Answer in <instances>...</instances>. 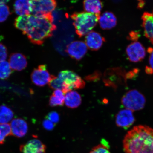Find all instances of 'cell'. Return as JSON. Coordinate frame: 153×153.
Segmentation results:
<instances>
[{"label": "cell", "mask_w": 153, "mask_h": 153, "mask_svg": "<svg viewBox=\"0 0 153 153\" xmlns=\"http://www.w3.org/2000/svg\"><path fill=\"white\" fill-rule=\"evenodd\" d=\"M14 25L15 27L27 36L32 43L39 45L52 36L56 29L52 14L45 16L32 14L19 16L15 19Z\"/></svg>", "instance_id": "cell-1"}, {"label": "cell", "mask_w": 153, "mask_h": 153, "mask_svg": "<svg viewBox=\"0 0 153 153\" xmlns=\"http://www.w3.org/2000/svg\"><path fill=\"white\" fill-rule=\"evenodd\" d=\"M125 153H153V129L146 126H135L123 141Z\"/></svg>", "instance_id": "cell-2"}, {"label": "cell", "mask_w": 153, "mask_h": 153, "mask_svg": "<svg viewBox=\"0 0 153 153\" xmlns=\"http://www.w3.org/2000/svg\"><path fill=\"white\" fill-rule=\"evenodd\" d=\"M99 15L85 12L75 13L71 15L76 33L79 37L93 31L98 22Z\"/></svg>", "instance_id": "cell-3"}, {"label": "cell", "mask_w": 153, "mask_h": 153, "mask_svg": "<svg viewBox=\"0 0 153 153\" xmlns=\"http://www.w3.org/2000/svg\"><path fill=\"white\" fill-rule=\"evenodd\" d=\"M57 76L62 82V91L65 94L73 89H81L85 87V81L78 74L72 71H62L59 73Z\"/></svg>", "instance_id": "cell-4"}, {"label": "cell", "mask_w": 153, "mask_h": 153, "mask_svg": "<svg viewBox=\"0 0 153 153\" xmlns=\"http://www.w3.org/2000/svg\"><path fill=\"white\" fill-rule=\"evenodd\" d=\"M121 102L126 108L134 111L144 108L146 99L142 94L137 90L128 91L122 99Z\"/></svg>", "instance_id": "cell-5"}, {"label": "cell", "mask_w": 153, "mask_h": 153, "mask_svg": "<svg viewBox=\"0 0 153 153\" xmlns=\"http://www.w3.org/2000/svg\"><path fill=\"white\" fill-rule=\"evenodd\" d=\"M31 1L32 14L35 16H45L51 14L57 5L56 1L53 0H35Z\"/></svg>", "instance_id": "cell-6"}, {"label": "cell", "mask_w": 153, "mask_h": 153, "mask_svg": "<svg viewBox=\"0 0 153 153\" xmlns=\"http://www.w3.org/2000/svg\"><path fill=\"white\" fill-rule=\"evenodd\" d=\"M52 76L47 70L46 65H44L34 69L31 75L32 82L39 87H43L48 84Z\"/></svg>", "instance_id": "cell-7"}, {"label": "cell", "mask_w": 153, "mask_h": 153, "mask_svg": "<svg viewBox=\"0 0 153 153\" xmlns=\"http://www.w3.org/2000/svg\"><path fill=\"white\" fill-rule=\"evenodd\" d=\"M126 53L129 60L137 62L142 60L146 55V51L142 44L135 42L130 44L126 50Z\"/></svg>", "instance_id": "cell-8"}, {"label": "cell", "mask_w": 153, "mask_h": 153, "mask_svg": "<svg viewBox=\"0 0 153 153\" xmlns=\"http://www.w3.org/2000/svg\"><path fill=\"white\" fill-rule=\"evenodd\" d=\"M88 48L85 42L76 41L69 44L67 52L70 57L76 60H80L87 53Z\"/></svg>", "instance_id": "cell-9"}, {"label": "cell", "mask_w": 153, "mask_h": 153, "mask_svg": "<svg viewBox=\"0 0 153 153\" xmlns=\"http://www.w3.org/2000/svg\"><path fill=\"white\" fill-rule=\"evenodd\" d=\"M133 112L127 108L120 111L116 117L117 126L124 129H127L131 127L135 121Z\"/></svg>", "instance_id": "cell-10"}, {"label": "cell", "mask_w": 153, "mask_h": 153, "mask_svg": "<svg viewBox=\"0 0 153 153\" xmlns=\"http://www.w3.org/2000/svg\"><path fill=\"white\" fill-rule=\"evenodd\" d=\"M105 41V38L98 32L92 31L85 36V43L88 48L93 51L100 49Z\"/></svg>", "instance_id": "cell-11"}, {"label": "cell", "mask_w": 153, "mask_h": 153, "mask_svg": "<svg viewBox=\"0 0 153 153\" xmlns=\"http://www.w3.org/2000/svg\"><path fill=\"white\" fill-rule=\"evenodd\" d=\"M22 153H46V146L37 139H33L25 144L21 145Z\"/></svg>", "instance_id": "cell-12"}, {"label": "cell", "mask_w": 153, "mask_h": 153, "mask_svg": "<svg viewBox=\"0 0 153 153\" xmlns=\"http://www.w3.org/2000/svg\"><path fill=\"white\" fill-rule=\"evenodd\" d=\"M10 126L12 135L18 138L24 137L27 132L28 124L25 120L21 118L13 120Z\"/></svg>", "instance_id": "cell-13"}, {"label": "cell", "mask_w": 153, "mask_h": 153, "mask_svg": "<svg viewBox=\"0 0 153 153\" xmlns=\"http://www.w3.org/2000/svg\"><path fill=\"white\" fill-rule=\"evenodd\" d=\"M9 62L12 70L21 71L26 68L27 61L26 57L20 53H14L9 57Z\"/></svg>", "instance_id": "cell-14"}, {"label": "cell", "mask_w": 153, "mask_h": 153, "mask_svg": "<svg viewBox=\"0 0 153 153\" xmlns=\"http://www.w3.org/2000/svg\"><path fill=\"white\" fill-rule=\"evenodd\" d=\"M98 22L102 29L109 30L116 26L117 20L113 13L106 11L99 15Z\"/></svg>", "instance_id": "cell-15"}, {"label": "cell", "mask_w": 153, "mask_h": 153, "mask_svg": "<svg viewBox=\"0 0 153 153\" xmlns=\"http://www.w3.org/2000/svg\"><path fill=\"white\" fill-rule=\"evenodd\" d=\"M143 27L145 37L153 45V11L152 13L145 12L142 16Z\"/></svg>", "instance_id": "cell-16"}, {"label": "cell", "mask_w": 153, "mask_h": 153, "mask_svg": "<svg viewBox=\"0 0 153 153\" xmlns=\"http://www.w3.org/2000/svg\"><path fill=\"white\" fill-rule=\"evenodd\" d=\"M14 9L15 13L19 16L30 15L32 13L31 1L19 0L15 1Z\"/></svg>", "instance_id": "cell-17"}, {"label": "cell", "mask_w": 153, "mask_h": 153, "mask_svg": "<svg viewBox=\"0 0 153 153\" xmlns=\"http://www.w3.org/2000/svg\"><path fill=\"white\" fill-rule=\"evenodd\" d=\"M81 95L77 91H71L65 94L64 104L68 108H77L81 104Z\"/></svg>", "instance_id": "cell-18"}, {"label": "cell", "mask_w": 153, "mask_h": 153, "mask_svg": "<svg viewBox=\"0 0 153 153\" xmlns=\"http://www.w3.org/2000/svg\"><path fill=\"white\" fill-rule=\"evenodd\" d=\"M83 4L85 12L97 15H100L103 7L102 2L99 0H87Z\"/></svg>", "instance_id": "cell-19"}, {"label": "cell", "mask_w": 153, "mask_h": 153, "mask_svg": "<svg viewBox=\"0 0 153 153\" xmlns=\"http://www.w3.org/2000/svg\"><path fill=\"white\" fill-rule=\"evenodd\" d=\"M65 94L60 90H55L50 97L49 105L51 107L62 106L64 104Z\"/></svg>", "instance_id": "cell-20"}, {"label": "cell", "mask_w": 153, "mask_h": 153, "mask_svg": "<svg viewBox=\"0 0 153 153\" xmlns=\"http://www.w3.org/2000/svg\"><path fill=\"white\" fill-rule=\"evenodd\" d=\"M14 113L11 109L5 105L0 106V124L8 123L12 120Z\"/></svg>", "instance_id": "cell-21"}, {"label": "cell", "mask_w": 153, "mask_h": 153, "mask_svg": "<svg viewBox=\"0 0 153 153\" xmlns=\"http://www.w3.org/2000/svg\"><path fill=\"white\" fill-rule=\"evenodd\" d=\"M12 70L9 62L5 60L0 62V79H7L12 74Z\"/></svg>", "instance_id": "cell-22"}, {"label": "cell", "mask_w": 153, "mask_h": 153, "mask_svg": "<svg viewBox=\"0 0 153 153\" xmlns=\"http://www.w3.org/2000/svg\"><path fill=\"white\" fill-rule=\"evenodd\" d=\"M12 135L11 126L8 123L0 124V144L5 142L6 137Z\"/></svg>", "instance_id": "cell-23"}, {"label": "cell", "mask_w": 153, "mask_h": 153, "mask_svg": "<svg viewBox=\"0 0 153 153\" xmlns=\"http://www.w3.org/2000/svg\"><path fill=\"white\" fill-rule=\"evenodd\" d=\"M102 143L93 148L89 153H111L109 150L108 143L105 140H102Z\"/></svg>", "instance_id": "cell-24"}, {"label": "cell", "mask_w": 153, "mask_h": 153, "mask_svg": "<svg viewBox=\"0 0 153 153\" xmlns=\"http://www.w3.org/2000/svg\"><path fill=\"white\" fill-rule=\"evenodd\" d=\"M10 14V10L6 4H0V23L6 20Z\"/></svg>", "instance_id": "cell-25"}, {"label": "cell", "mask_w": 153, "mask_h": 153, "mask_svg": "<svg viewBox=\"0 0 153 153\" xmlns=\"http://www.w3.org/2000/svg\"><path fill=\"white\" fill-rule=\"evenodd\" d=\"M46 118L47 119L50 120L55 124L58 123L60 120V116L59 114L54 111L50 112L48 114Z\"/></svg>", "instance_id": "cell-26"}, {"label": "cell", "mask_w": 153, "mask_h": 153, "mask_svg": "<svg viewBox=\"0 0 153 153\" xmlns=\"http://www.w3.org/2000/svg\"><path fill=\"white\" fill-rule=\"evenodd\" d=\"M7 57L6 47L2 43H0V62L5 61Z\"/></svg>", "instance_id": "cell-27"}, {"label": "cell", "mask_w": 153, "mask_h": 153, "mask_svg": "<svg viewBox=\"0 0 153 153\" xmlns=\"http://www.w3.org/2000/svg\"><path fill=\"white\" fill-rule=\"evenodd\" d=\"M55 124L47 119L44 120L43 122V127L48 131L52 130L55 127Z\"/></svg>", "instance_id": "cell-28"}, {"label": "cell", "mask_w": 153, "mask_h": 153, "mask_svg": "<svg viewBox=\"0 0 153 153\" xmlns=\"http://www.w3.org/2000/svg\"><path fill=\"white\" fill-rule=\"evenodd\" d=\"M148 51L150 54L149 59V64L151 66L150 68L153 71V48H149L148 50Z\"/></svg>", "instance_id": "cell-29"}, {"label": "cell", "mask_w": 153, "mask_h": 153, "mask_svg": "<svg viewBox=\"0 0 153 153\" xmlns=\"http://www.w3.org/2000/svg\"><path fill=\"white\" fill-rule=\"evenodd\" d=\"M145 71L146 73L148 74H153V71L150 67L146 66V69H145Z\"/></svg>", "instance_id": "cell-30"}, {"label": "cell", "mask_w": 153, "mask_h": 153, "mask_svg": "<svg viewBox=\"0 0 153 153\" xmlns=\"http://www.w3.org/2000/svg\"><path fill=\"white\" fill-rule=\"evenodd\" d=\"M9 2V1H4V0H3V1H1V0H0V4H6Z\"/></svg>", "instance_id": "cell-31"}, {"label": "cell", "mask_w": 153, "mask_h": 153, "mask_svg": "<svg viewBox=\"0 0 153 153\" xmlns=\"http://www.w3.org/2000/svg\"><path fill=\"white\" fill-rule=\"evenodd\" d=\"M140 2H141L139 3L138 6L139 8H142L143 5H144V2H143V1H140Z\"/></svg>", "instance_id": "cell-32"}]
</instances>
